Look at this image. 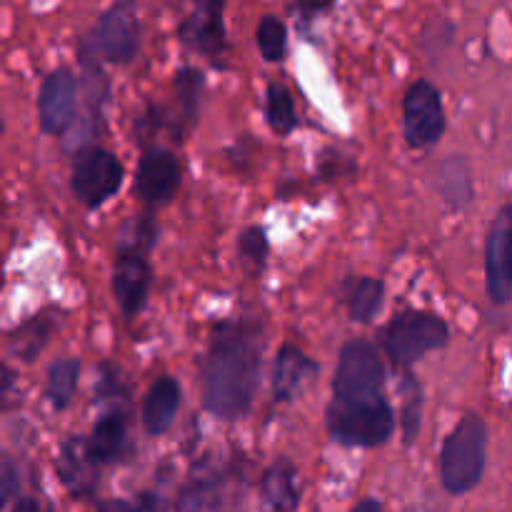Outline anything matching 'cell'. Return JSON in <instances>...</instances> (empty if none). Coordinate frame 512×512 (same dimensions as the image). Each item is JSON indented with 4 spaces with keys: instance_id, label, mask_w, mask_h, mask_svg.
Wrapping results in <instances>:
<instances>
[{
    "instance_id": "7402d4cb",
    "label": "cell",
    "mask_w": 512,
    "mask_h": 512,
    "mask_svg": "<svg viewBox=\"0 0 512 512\" xmlns=\"http://www.w3.org/2000/svg\"><path fill=\"white\" fill-rule=\"evenodd\" d=\"M80 370H83V365H80L78 358H60L50 365L48 378H45V390H43L50 408L58 410V413L68 408L75 390H78Z\"/></svg>"
},
{
    "instance_id": "d4e9b609",
    "label": "cell",
    "mask_w": 512,
    "mask_h": 512,
    "mask_svg": "<svg viewBox=\"0 0 512 512\" xmlns=\"http://www.w3.org/2000/svg\"><path fill=\"white\" fill-rule=\"evenodd\" d=\"M203 90H205V78L198 68H180L175 73V93H178L180 103V115L188 125H195L200 113V103H203Z\"/></svg>"
},
{
    "instance_id": "f546056e",
    "label": "cell",
    "mask_w": 512,
    "mask_h": 512,
    "mask_svg": "<svg viewBox=\"0 0 512 512\" xmlns=\"http://www.w3.org/2000/svg\"><path fill=\"white\" fill-rule=\"evenodd\" d=\"M98 400H125V383L113 363H100L98 368Z\"/></svg>"
},
{
    "instance_id": "e575fe53",
    "label": "cell",
    "mask_w": 512,
    "mask_h": 512,
    "mask_svg": "<svg viewBox=\"0 0 512 512\" xmlns=\"http://www.w3.org/2000/svg\"><path fill=\"white\" fill-rule=\"evenodd\" d=\"M350 512H385L383 510V503L375 498H363L360 503H355V508Z\"/></svg>"
},
{
    "instance_id": "9a60e30c",
    "label": "cell",
    "mask_w": 512,
    "mask_h": 512,
    "mask_svg": "<svg viewBox=\"0 0 512 512\" xmlns=\"http://www.w3.org/2000/svg\"><path fill=\"white\" fill-rule=\"evenodd\" d=\"M318 363L295 345H280L273 368V398L275 403H293L318 375Z\"/></svg>"
},
{
    "instance_id": "d6986e66",
    "label": "cell",
    "mask_w": 512,
    "mask_h": 512,
    "mask_svg": "<svg viewBox=\"0 0 512 512\" xmlns=\"http://www.w3.org/2000/svg\"><path fill=\"white\" fill-rule=\"evenodd\" d=\"M60 323H63V310L43 308L8 335L10 353L23 363H35V358L48 348L50 338L60 328Z\"/></svg>"
},
{
    "instance_id": "7a4b0ae2",
    "label": "cell",
    "mask_w": 512,
    "mask_h": 512,
    "mask_svg": "<svg viewBox=\"0 0 512 512\" xmlns=\"http://www.w3.org/2000/svg\"><path fill=\"white\" fill-rule=\"evenodd\" d=\"M488 460V425L478 413H465L440 450V483L450 495H465L480 485Z\"/></svg>"
},
{
    "instance_id": "f1b7e54d",
    "label": "cell",
    "mask_w": 512,
    "mask_h": 512,
    "mask_svg": "<svg viewBox=\"0 0 512 512\" xmlns=\"http://www.w3.org/2000/svg\"><path fill=\"white\" fill-rule=\"evenodd\" d=\"M238 253L245 263L255 265V268L263 270L265 268V260H268L270 253V243H268V235L260 225H250L245 228L243 233L238 235Z\"/></svg>"
},
{
    "instance_id": "52a82bcc",
    "label": "cell",
    "mask_w": 512,
    "mask_h": 512,
    "mask_svg": "<svg viewBox=\"0 0 512 512\" xmlns=\"http://www.w3.org/2000/svg\"><path fill=\"white\" fill-rule=\"evenodd\" d=\"M125 180V168L118 155L100 145H85L75 153L70 188L75 200L85 208H100L120 190Z\"/></svg>"
},
{
    "instance_id": "4316f807",
    "label": "cell",
    "mask_w": 512,
    "mask_h": 512,
    "mask_svg": "<svg viewBox=\"0 0 512 512\" xmlns=\"http://www.w3.org/2000/svg\"><path fill=\"white\" fill-rule=\"evenodd\" d=\"M423 425V388L413 375L403 383V408H400V428H403V443L413 445Z\"/></svg>"
},
{
    "instance_id": "5b68a950",
    "label": "cell",
    "mask_w": 512,
    "mask_h": 512,
    "mask_svg": "<svg viewBox=\"0 0 512 512\" xmlns=\"http://www.w3.org/2000/svg\"><path fill=\"white\" fill-rule=\"evenodd\" d=\"M140 50V20L133 3L110 5L98 15L90 33L80 40V60L83 63H115L125 65Z\"/></svg>"
},
{
    "instance_id": "4dcf8cb0",
    "label": "cell",
    "mask_w": 512,
    "mask_h": 512,
    "mask_svg": "<svg viewBox=\"0 0 512 512\" xmlns=\"http://www.w3.org/2000/svg\"><path fill=\"white\" fill-rule=\"evenodd\" d=\"M20 468L15 465L13 458L5 455L3 465H0V503L10 505L20 498Z\"/></svg>"
},
{
    "instance_id": "8992f818",
    "label": "cell",
    "mask_w": 512,
    "mask_h": 512,
    "mask_svg": "<svg viewBox=\"0 0 512 512\" xmlns=\"http://www.w3.org/2000/svg\"><path fill=\"white\" fill-rule=\"evenodd\" d=\"M385 363L378 345L365 338H353L340 348L333 378V400L383 398Z\"/></svg>"
},
{
    "instance_id": "4fadbf2b",
    "label": "cell",
    "mask_w": 512,
    "mask_h": 512,
    "mask_svg": "<svg viewBox=\"0 0 512 512\" xmlns=\"http://www.w3.org/2000/svg\"><path fill=\"white\" fill-rule=\"evenodd\" d=\"M55 473L75 500H90L100 488V463L90 453L88 438L70 435L58 450Z\"/></svg>"
},
{
    "instance_id": "9c48e42d",
    "label": "cell",
    "mask_w": 512,
    "mask_h": 512,
    "mask_svg": "<svg viewBox=\"0 0 512 512\" xmlns=\"http://www.w3.org/2000/svg\"><path fill=\"white\" fill-rule=\"evenodd\" d=\"M485 288L495 305L512 300V200L495 213L485 240Z\"/></svg>"
},
{
    "instance_id": "5bb4252c",
    "label": "cell",
    "mask_w": 512,
    "mask_h": 512,
    "mask_svg": "<svg viewBox=\"0 0 512 512\" xmlns=\"http://www.w3.org/2000/svg\"><path fill=\"white\" fill-rule=\"evenodd\" d=\"M150 280H153V273H150L148 253L118 250V260H115L113 270V295L125 318H133L145 308Z\"/></svg>"
},
{
    "instance_id": "e0dca14e",
    "label": "cell",
    "mask_w": 512,
    "mask_h": 512,
    "mask_svg": "<svg viewBox=\"0 0 512 512\" xmlns=\"http://www.w3.org/2000/svg\"><path fill=\"white\" fill-rule=\"evenodd\" d=\"M228 500V478L220 470H195L180 488L175 512H223Z\"/></svg>"
},
{
    "instance_id": "603a6c76",
    "label": "cell",
    "mask_w": 512,
    "mask_h": 512,
    "mask_svg": "<svg viewBox=\"0 0 512 512\" xmlns=\"http://www.w3.org/2000/svg\"><path fill=\"white\" fill-rule=\"evenodd\" d=\"M438 190L445 203L453 208H465L473 200V180H470V168L465 158H448L438 168Z\"/></svg>"
},
{
    "instance_id": "7c38bea8",
    "label": "cell",
    "mask_w": 512,
    "mask_h": 512,
    "mask_svg": "<svg viewBox=\"0 0 512 512\" xmlns=\"http://www.w3.org/2000/svg\"><path fill=\"white\" fill-rule=\"evenodd\" d=\"M78 113V78L70 68H55L38 90V123L45 135H63Z\"/></svg>"
},
{
    "instance_id": "836d02e7",
    "label": "cell",
    "mask_w": 512,
    "mask_h": 512,
    "mask_svg": "<svg viewBox=\"0 0 512 512\" xmlns=\"http://www.w3.org/2000/svg\"><path fill=\"white\" fill-rule=\"evenodd\" d=\"M140 512H165V503L158 493H143L138 498Z\"/></svg>"
},
{
    "instance_id": "2e32d148",
    "label": "cell",
    "mask_w": 512,
    "mask_h": 512,
    "mask_svg": "<svg viewBox=\"0 0 512 512\" xmlns=\"http://www.w3.org/2000/svg\"><path fill=\"white\" fill-rule=\"evenodd\" d=\"M90 453L100 465H115L125 463L133 453L128 433V413L120 408L108 410L95 420L93 430H90Z\"/></svg>"
},
{
    "instance_id": "44dd1931",
    "label": "cell",
    "mask_w": 512,
    "mask_h": 512,
    "mask_svg": "<svg viewBox=\"0 0 512 512\" xmlns=\"http://www.w3.org/2000/svg\"><path fill=\"white\" fill-rule=\"evenodd\" d=\"M385 285L383 280L360 275V278H348L343 285V300L348 315L355 323H373L375 315L383 308Z\"/></svg>"
},
{
    "instance_id": "d6a6232c",
    "label": "cell",
    "mask_w": 512,
    "mask_h": 512,
    "mask_svg": "<svg viewBox=\"0 0 512 512\" xmlns=\"http://www.w3.org/2000/svg\"><path fill=\"white\" fill-rule=\"evenodd\" d=\"M95 512H140L138 505L128 503V500H120V498H108L98 505Z\"/></svg>"
},
{
    "instance_id": "6da1fadb",
    "label": "cell",
    "mask_w": 512,
    "mask_h": 512,
    "mask_svg": "<svg viewBox=\"0 0 512 512\" xmlns=\"http://www.w3.org/2000/svg\"><path fill=\"white\" fill-rule=\"evenodd\" d=\"M265 333L258 318L215 323L208 353L200 363L203 408L220 420H240L253 408L263 368Z\"/></svg>"
},
{
    "instance_id": "ac0fdd59",
    "label": "cell",
    "mask_w": 512,
    "mask_h": 512,
    "mask_svg": "<svg viewBox=\"0 0 512 512\" xmlns=\"http://www.w3.org/2000/svg\"><path fill=\"white\" fill-rule=\"evenodd\" d=\"M180 393L178 380L170 378V375H160L155 378V383L150 385V390L145 393L143 408H140V423L148 435H163L168 433L170 425L175 423V415L180 410Z\"/></svg>"
},
{
    "instance_id": "484cf974",
    "label": "cell",
    "mask_w": 512,
    "mask_h": 512,
    "mask_svg": "<svg viewBox=\"0 0 512 512\" xmlns=\"http://www.w3.org/2000/svg\"><path fill=\"white\" fill-rule=\"evenodd\" d=\"M255 40H258L260 55L268 63H283L285 55H288V28L278 15L268 13L258 20Z\"/></svg>"
},
{
    "instance_id": "83f0119b",
    "label": "cell",
    "mask_w": 512,
    "mask_h": 512,
    "mask_svg": "<svg viewBox=\"0 0 512 512\" xmlns=\"http://www.w3.org/2000/svg\"><path fill=\"white\" fill-rule=\"evenodd\" d=\"M158 238V225L153 215H135L125 220L118 233V250H135V253H150Z\"/></svg>"
},
{
    "instance_id": "ba28073f",
    "label": "cell",
    "mask_w": 512,
    "mask_h": 512,
    "mask_svg": "<svg viewBox=\"0 0 512 512\" xmlns=\"http://www.w3.org/2000/svg\"><path fill=\"white\" fill-rule=\"evenodd\" d=\"M445 133L443 95L430 80H415L403 95V138L410 148H433Z\"/></svg>"
},
{
    "instance_id": "ffe728a7",
    "label": "cell",
    "mask_w": 512,
    "mask_h": 512,
    "mask_svg": "<svg viewBox=\"0 0 512 512\" xmlns=\"http://www.w3.org/2000/svg\"><path fill=\"white\" fill-rule=\"evenodd\" d=\"M260 493L273 512H295L300 503L298 470L288 458H278L260 475Z\"/></svg>"
},
{
    "instance_id": "d590c367",
    "label": "cell",
    "mask_w": 512,
    "mask_h": 512,
    "mask_svg": "<svg viewBox=\"0 0 512 512\" xmlns=\"http://www.w3.org/2000/svg\"><path fill=\"white\" fill-rule=\"evenodd\" d=\"M10 388H13V370L5 365V368H3V398H8Z\"/></svg>"
},
{
    "instance_id": "277c9868",
    "label": "cell",
    "mask_w": 512,
    "mask_h": 512,
    "mask_svg": "<svg viewBox=\"0 0 512 512\" xmlns=\"http://www.w3.org/2000/svg\"><path fill=\"white\" fill-rule=\"evenodd\" d=\"M450 340V328L440 315L428 310H403L393 315L390 323L380 330V345L385 355L398 368H413L420 358L433 350L445 348Z\"/></svg>"
},
{
    "instance_id": "cb8c5ba5",
    "label": "cell",
    "mask_w": 512,
    "mask_h": 512,
    "mask_svg": "<svg viewBox=\"0 0 512 512\" xmlns=\"http://www.w3.org/2000/svg\"><path fill=\"white\" fill-rule=\"evenodd\" d=\"M265 118L278 135H288L298 128V113L290 90L278 80H270L265 88Z\"/></svg>"
},
{
    "instance_id": "3957f363",
    "label": "cell",
    "mask_w": 512,
    "mask_h": 512,
    "mask_svg": "<svg viewBox=\"0 0 512 512\" xmlns=\"http://www.w3.org/2000/svg\"><path fill=\"white\" fill-rule=\"evenodd\" d=\"M325 425L335 443L345 448H378L395 430V413L383 398L373 400H330Z\"/></svg>"
},
{
    "instance_id": "30bf717a",
    "label": "cell",
    "mask_w": 512,
    "mask_h": 512,
    "mask_svg": "<svg viewBox=\"0 0 512 512\" xmlns=\"http://www.w3.org/2000/svg\"><path fill=\"white\" fill-rule=\"evenodd\" d=\"M180 180H183V168H180L178 155L160 145L143 150L138 160V173H135V195L140 203L148 208L168 205L178 193Z\"/></svg>"
},
{
    "instance_id": "8fae6325",
    "label": "cell",
    "mask_w": 512,
    "mask_h": 512,
    "mask_svg": "<svg viewBox=\"0 0 512 512\" xmlns=\"http://www.w3.org/2000/svg\"><path fill=\"white\" fill-rule=\"evenodd\" d=\"M223 10V3H215V0L198 3L185 15L178 28L180 43L188 50H193V53L205 55L215 68L225 65V55H228Z\"/></svg>"
},
{
    "instance_id": "1f68e13d",
    "label": "cell",
    "mask_w": 512,
    "mask_h": 512,
    "mask_svg": "<svg viewBox=\"0 0 512 512\" xmlns=\"http://www.w3.org/2000/svg\"><path fill=\"white\" fill-rule=\"evenodd\" d=\"M10 512H53V505L43 495H20Z\"/></svg>"
}]
</instances>
